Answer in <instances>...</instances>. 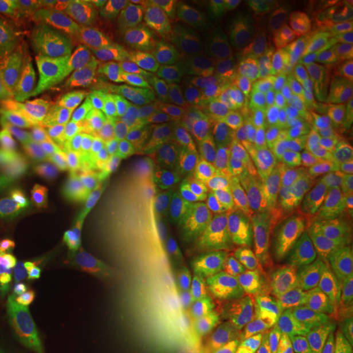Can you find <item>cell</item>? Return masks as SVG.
<instances>
[{
	"instance_id": "obj_19",
	"label": "cell",
	"mask_w": 353,
	"mask_h": 353,
	"mask_svg": "<svg viewBox=\"0 0 353 353\" xmlns=\"http://www.w3.org/2000/svg\"><path fill=\"white\" fill-rule=\"evenodd\" d=\"M222 328H206L173 312L152 316L134 353H214Z\"/></svg>"
},
{
	"instance_id": "obj_29",
	"label": "cell",
	"mask_w": 353,
	"mask_h": 353,
	"mask_svg": "<svg viewBox=\"0 0 353 353\" xmlns=\"http://www.w3.org/2000/svg\"><path fill=\"white\" fill-rule=\"evenodd\" d=\"M352 77H353V59H352Z\"/></svg>"
},
{
	"instance_id": "obj_3",
	"label": "cell",
	"mask_w": 353,
	"mask_h": 353,
	"mask_svg": "<svg viewBox=\"0 0 353 353\" xmlns=\"http://www.w3.org/2000/svg\"><path fill=\"white\" fill-rule=\"evenodd\" d=\"M71 150L61 132L36 159L0 179V232L38 287L71 199L77 171Z\"/></svg>"
},
{
	"instance_id": "obj_9",
	"label": "cell",
	"mask_w": 353,
	"mask_h": 353,
	"mask_svg": "<svg viewBox=\"0 0 353 353\" xmlns=\"http://www.w3.org/2000/svg\"><path fill=\"white\" fill-rule=\"evenodd\" d=\"M299 185L287 173L261 196L216 218L194 245L201 265L265 261L289 245V220Z\"/></svg>"
},
{
	"instance_id": "obj_12",
	"label": "cell",
	"mask_w": 353,
	"mask_h": 353,
	"mask_svg": "<svg viewBox=\"0 0 353 353\" xmlns=\"http://www.w3.org/2000/svg\"><path fill=\"white\" fill-rule=\"evenodd\" d=\"M267 277L250 271H228L192 283L171 310L179 318L206 328H222L240 312Z\"/></svg>"
},
{
	"instance_id": "obj_22",
	"label": "cell",
	"mask_w": 353,
	"mask_h": 353,
	"mask_svg": "<svg viewBox=\"0 0 353 353\" xmlns=\"http://www.w3.org/2000/svg\"><path fill=\"white\" fill-rule=\"evenodd\" d=\"M30 299H39L38 283L28 275L4 234L0 232V304L20 303Z\"/></svg>"
},
{
	"instance_id": "obj_30",
	"label": "cell",
	"mask_w": 353,
	"mask_h": 353,
	"mask_svg": "<svg viewBox=\"0 0 353 353\" xmlns=\"http://www.w3.org/2000/svg\"><path fill=\"white\" fill-rule=\"evenodd\" d=\"M0 353H6V352H4V350H0Z\"/></svg>"
},
{
	"instance_id": "obj_25",
	"label": "cell",
	"mask_w": 353,
	"mask_h": 353,
	"mask_svg": "<svg viewBox=\"0 0 353 353\" xmlns=\"http://www.w3.org/2000/svg\"><path fill=\"white\" fill-rule=\"evenodd\" d=\"M208 6H210V2H187V0L169 2V8H167L163 22L159 28L167 30V32H173V34L192 38V34L196 32V28L202 22Z\"/></svg>"
},
{
	"instance_id": "obj_24",
	"label": "cell",
	"mask_w": 353,
	"mask_h": 353,
	"mask_svg": "<svg viewBox=\"0 0 353 353\" xmlns=\"http://www.w3.org/2000/svg\"><path fill=\"white\" fill-rule=\"evenodd\" d=\"M294 261L301 263V267H296L301 271L314 273L318 277H324L328 273L332 277L347 279V283H353V257L320 252V250H314V252L303 250L294 255Z\"/></svg>"
},
{
	"instance_id": "obj_5",
	"label": "cell",
	"mask_w": 353,
	"mask_h": 353,
	"mask_svg": "<svg viewBox=\"0 0 353 353\" xmlns=\"http://www.w3.org/2000/svg\"><path fill=\"white\" fill-rule=\"evenodd\" d=\"M65 99L46 71L0 43V179L12 175L63 130Z\"/></svg>"
},
{
	"instance_id": "obj_32",
	"label": "cell",
	"mask_w": 353,
	"mask_h": 353,
	"mask_svg": "<svg viewBox=\"0 0 353 353\" xmlns=\"http://www.w3.org/2000/svg\"><path fill=\"white\" fill-rule=\"evenodd\" d=\"M352 189H353V187H352Z\"/></svg>"
},
{
	"instance_id": "obj_17",
	"label": "cell",
	"mask_w": 353,
	"mask_h": 353,
	"mask_svg": "<svg viewBox=\"0 0 353 353\" xmlns=\"http://www.w3.org/2000/svg\"><path fill=\"white\" fill-rule=\"evenodd\" d=\"M303 50L320 61H340L353 50V0L322 2L299 32Z\"/></svg>"
},
{
	"instance_id": "obj_31",
	"label": "cell",
	"mask_w": 353,
	"mask_h": 353,
	"mask_svg": "<svg viewBox=\"0 0 353 353\" xmlns=\"http://www.w3.org/2000/svg\"><path fill=\"white\" fill-rule=\"evenodd\" d=\"M350 353H353V352H350Z\"/></svg>"
},
{
	"instance_id": "obj_28",
	"label": "cell",
	"mask_w": 353,
	"mask_h": 353,
	"mask_svg": "<svg viewBox=\"0 0 353 353\" xmlns=\"http://www.w3.org/2000/svg\"><path fill=\"white\" fill-rule=\"evenodd\" d=\"M336 289H338L343 310H345V316H347V326H350L353 347V283H340V281H336Z\"/></svg>"
},
{
	"instance_id": "obj_11",
	"label": "cell",
	"mask_w": 353,
	"mask_h": 353,
	"mask_svg": "<svg viewBox=\"0 0 353 353\" xmlns=\"http://www.w3.org/2000/svg\"><path fill=\"white\" fill-rule=\"evenodd\" d=\"M283 175L285 171L265 143L238 134L208 171L201 208L190 228L192 238L214 218L261 196Z\"/></svg>"
},
{
	"instance_id": "obj_20",
	"label": "cell",
	"mask_w": 353,
	"mask_h": 353,
	"mask_svg": "<svg viewBox=\"0 0 353 353\" xmlns=\"http://www.w3.org/2000/svg\"><path fill=\"white\" fill-rule=\"evenodd\" d=\"M314 275L301 269L279 271L277 275L267 277L259 292H263L277 316L279 326L308 332L310 324V287Z\"/></svg>"
},
{
	"instance_id": "obj_18",
	"label": "cell",
	"mask_w": 353,
	"mask_h": 353,
	"mask_svg": "<svg viewBox=\"0 0 353 353\" xmlns=\"http://www.w3.org/2000/svg\"><path fill=\"white\" fill-rule=\"evenodd\" d=\"M310 304L312 310L306 336L312 340L316 350L320 353L353 352L347 316L336 289V281L314 275L310 287Z\"/></svg>"
},
{
	"instance_id": "obj_16",
	"label": "cell",
	"mask_w": 353,
	"mask_h": 353,
	"mask_svg": "<svg viewBox=\"0 0 353 353\" xmlns=\"http://www.w3.org/2000/svg\"><path fill=\"white\" fill-rule=\"evenodd\" d=\"M290 216L318 228L330 241L353 250V189L345 185H324L299 190Z\"/></svg>"
},
{
	"instance_id": "obj_6",
	"label": "cell",
	"mask_w": 353,
	"mask_h": 353,
	"mask_svg": "<svg viewBox=\"0 0 353 353\" xmlns=\"http://www.w3.org/2000/svg\"><path fill=\"white\" fill-rule=\"evenodd\" d=\"M108 222L102 210L97 176L79 165L63 226L39 283L43 303L67 308L92 292L108 263Z\"/></svg>"
},
{
	"instance_id": "obj_1",
	"label": "cell",
	"mask_w": 353,
	"mask_h": 353,
	"mask_svg": "<svg viewBox=\"0 0 353 353\" xmlns=\"http://www.w3.org/2000/svg\"><path fill=\"white\" fill-rule=\"evenodd\" d=\"M92 126L110 167L179 173L216 161L220 132L183 92L134 71H114L94 99Z\"/></svg>"
},
{
	"instance_id": "obj_4",
	"label": "cell",
	"mask_w": 353,
	"mask_h": 353,
	"mask_svg": "<svg viewBox=\"0 0 353 353\" xmlns=\"http://www.w3.org/2000/svg\"><path fill=\"white\" fill-rule=\"evenodd\" d=\"M114 71H134L187 94L201 106L228 112L241 79L196 39L150 26H118L94 48Z\"/></svg>"
},
{
	"instance_id": "obj_8",
	"label": "cell",
	"mask_w": 353,
	"mask_h": 353,
	"mask_svg": "<svg viewBox=\"0 0 353 353\" xmlns=\"http://www.w3.org/2000/svg\"><path fill=\"white\" fill-rule=\"evenodd\" d=\"M0 306L2 322L57 336L79 353H134L152 320V310L130 296H106L67 308L41 299Z\"/></svg>"
},
{
	"instance_id": "obj_26",
	"label": "cell",
	"mask_w": 353,
	"mask_h": 353,
	"mask_svg": "<svg viewBox=\"0 0 353 353\" xmlns=\"http://www.w3.org/2000/svg\"><path fill=\"white\" fill-rule=\"evenodd\" d=\"M257 353H320L312 340L299 330L277 326L259 345Z\"/></svg>"
},
{
	"instance_id": "obj_2",
	"label": "cell",
	"mask_w": 353,
	"mask_h": 353,
	"mask_svg": "<svg viewBox=\"0 0 353 353\" xmlns=\"http://www.w3.org/2000/svg\"><path fill=\"white\" fill-rule=\"evenodd\" d=\"M210 167L179 173L106 169L118 238L94 290L132 277L192 240L190 228Z\"/></svg>"
},
{
	"instance_id": "obj_23",
	"label": "cell",
	"mask_w": 353,
	"mask_h": 353,
	"mask_svg": "<svg viewBox=\"0 0 353 353\" xmlns=\"http://www.w3.org/2000/svg\"><path fill=\"white\" fill-rule=\"evenodd\" d=\"M0 350L6 353H79L75 347L38 330L14 326L0 320Z\"/></svg>"
},
{
	"instance_id": "obj_7",
	"label": "cell",
	"mask_w": 353,
	"mask_h": 353,
	"mask_svg": "<svg viewBox=\"0 0 353 353\" xmlns=\"http://www.w3.org/2000/svg\"><path fill=\"white\" fill-rule=\"evenodd\" d=\"M192 39L240 79H273L289 61L294 34L271 2L212 0Z\"/></svg>"
},
{
	"instance_id": "obj_13",
	"label": "cell",
	"mask_w": 353,
	"mask_h": 353,
	"mask_svg": "<svg viewBox=\"0 0 353 353\" xmlns=\"http://www.w3.org/2000/svg\"><path fill=\"white\" fill-rule=\"evenodd\" d=\"M279 167L296 185H353V132L338 130L336 134L304 143L299 148H269Z\"/></svg>"
},
{
	"instance_id": "obj_27",
	"label": "cell",
	"mask_w": 353,
	"mask_h": 353,
	"mask_svg": "<svg viewBox=\"0 0 353 353\" xmlns=\"http://www.w3.org/2000/svg\"><path fill=\"white\" fill-rule=\"evenodd\" d=\"M322 2L318 0H275L271 6L281 14V18L289 26H299L303 28L312 20V16L318 12Z\"/></svg>"
},
{
	"instance_id": "obj_10",
	"label": "cell",
	"mask_w": 353,
	"mask_h": 353,
	"mask_svg": "<svg viewBox=\"0 0 353 353\" xmlns=\"http://www.w3.org/2000/svg\"><path fill=\"white\" fill-rule=\"evenodd\" d=\"M226 114L241 134L281 150L299 148L341 130L316 102L275 79H241Z\"/></svg>"
},
{
	"instance_id": "obj_21",
	"label": "cell",
	"mask_w": 353,
	"mask_h": 353,
	"mask_svg": "<svg viewBox=\"0 0 353 353\" xmlns=\"http://www.w3.org/2000/svg\"><path fill=\"white\" fill-rule=\"evenodd\" d=\"M277 326V316L271 304L263 292H259L248 312L222 332L214 353H257L265 338Z\"/></svg>"
},
{
	"instance_id": "obj_14",
	"label": "cell",
	"mask_w": 353,
	"mask_h": 353,
	"mask_svg": "<svg viewBox=\"0 0 353 353\" xmlns=\"http://www.w3.org/2000/svg\"><path fill=\"white\" fill-rule=\"evenodd\" d=\"M55 34V61L67 51L97 48L122 26L118 0H50Z\"/></svg>"
},
{
	"instance_id": "obj_15",
	"label": "cell",
	"mask_w": 353,
	"mask_h": 353,
	"mask_svg": "<svg viewBox=\"0 0 353 353\" xmlns=\"http://www.w3.org/2000/svg\"><path fill=\"white\" fill-rule=\"evenodd\" d=\"M0 39L36 55L41 63H55L50 0H0Z\"/></svg>"
}]
</instances>
